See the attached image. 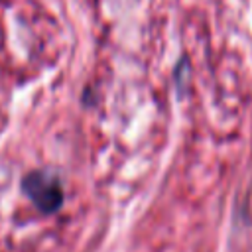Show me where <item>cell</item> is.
Here are the masks:
<instances>
[{
    "instance_id": "1",
    "label": "cell",
    "mask_w": 252,
    "mask_h": 252,
    "mask_svg": "<svg viewBox=\"0 0 252 252\" xmlns=\"http://www.w3.org/2000/svg\"><path fill=\"white\" fill-rule=\"evenodd\" d=\"M22 189L41 213H55L63 203V189L59 179L43 171L28 173L22 181Z\"/></svg>"
}]
</instances>
